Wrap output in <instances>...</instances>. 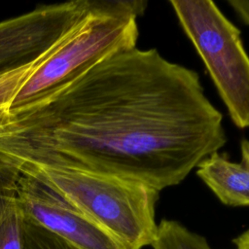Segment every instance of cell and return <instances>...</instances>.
I'll return each mask as SVG.
<instances>
[{
    "label": "cell",
    "mask_w": 249,
    "mask_h": 249,
    "mask_svg": "<svg viewBox=\"0 0 249 249\" xmlns=\"http://www.w3.org/2000/svg\"><path fill=\"white\" fill-rule=\"evenodd\" d=\"M227 142L199 75L136 47L112 53L0 126V169L47 165L180 184Z\"/></svg>",
    "instance_id": "cell-1"
},
{
    "label": "cell",
    "mask_w": 249,
    "mask_h": 249,
    "mask_svg": "<svg viewBox=\"0 0 249 249\" xmlns=\"http://www.w3.org/2000/svg\"><path fill=\"white\" fill-rule=\"evenodd\" d=\"M13 172L41 182L130 249L151 246L155 239L160 192L142 182L47 165L25 166Z\"/></svg>",
    "instance_id": "cell-2"
},
{
    "label": "cell",
    "mask_w": 249,
    "mask_h": 249,
    "mask_svg": "<svg viewBox=\"0 0 249 249\" xmlns=\"http://www.w3.org/2000/svg\"><path fill=\"white\" fill-rule=\"evenodd\" d=\"M147 1H96L88 18L25 81L15 96V114L71 82L106 56L135 48L137 18Z\"/></svg>",
    "instance_id": "cell-3"
},
{
    "label": "cell",
    "mask_w": 249,
    "mask_h": 249,
    "mask_svg": "<svg viewBox=\"0 0 249 249\" xmlns=\"http://www.w3.org/2000/svg\"><path fill=\"white\" fill-rule=\"evenodd\" d=\"M184 32L202 59L229 115L249 127V56L239 29L210 0L169 1Z\"/></svg>",
    "instance_id": "cell-4"
},
{
    "label": "cell",
    "mask_w": 249,
    "mask_h": 249,
    "mask_svg": "<svg viewBox=\"0 0 249 249\" xmlns=\"http://www.w3.org/2000/svg\"><path fill=\"white\" fill-rule=\"evenodd\" d=\"M96 1L43 5L0 21V74L27 65L59 46L88 18Z\"/></svg>",
    "instance_id": "cell-5"
},
{
    "label": "cell",
    "mask_w": 249,
    "mask_h": 249,
    "mask_svg": "<svg viewBox=\"0 0 249 249\" xmlns=\"http://www.w3.org/2000/svg\"><path fill=\"white\" fill-rule=\"evenodd\" d=\"M14 175L17 197L25 220L78 249H130L41 182L26 175Z\"/></svg>",
    "instance_id": "cell-6"
},
{
    "label": "cell",
    "mask_w": 249,
    "mask_h": 249,
    "mask_svg": "<svg viewBox=\"0 0 249 249\" xmlns=\"http://www.w3.org/2000/svg\"><path fill=\"white\" fill-rule=\"evenodd\" d=\"M241 160L231 161L227 154L215 152L196 167V175L229 206H249V140L240 142Z\"/></svg>",
    "instance_id": "cell-7"
},
{
    "label": "cell",
    "mask_w": 249,
    "mask_h": 249,
    "mask_svg": "<svg viewBox=\"0 0 249 249\" xmlns=\"http://www.w3.org/2000/svg\"><path fill=\"white\" fill-rule=\"evenodd\" d=\"M0 182V249H23L22 228L24 217L16 189L15 175Z\"/></svg>",
    "instance_id": "cell-8"
},
{
    "label": "cell",
    "mask_w": 249,
    "mask_h": 249,
    "mask_svg": "<svg viewBox=\"0 0 249 249\" xmlns=\"http://www.w3.org/2000/svg\"><path fill=\"white\" fill-rule=\"evenodd\" d=\"M153 249H211L206 239L173 220H161L151 244Z\"/></svg>",
    "instance_id": "cell-9"
},
{
    "label": "cell",
    "mask_w": 249,
    "mask_h": 249,
    "mask_svg": "<svg viewBox=\"0 0 249 249\" xmlns=\"http://www.w3.org/2000/svg\"><path fill=\"white\" fill-rule=\"evenodd\" d=\"M62 43L59 46H57L54 50L40 57L39 59L35 60L34 62H31L13 71L0 74V126L4 124L5 122L8 120L10 116V108L12 102L15 96L17 95L18 91L21 88V86L25 83L29 76L62 45Z\"/></svg>",
    "instance_id": "cell-10"
},
{
    "label": "cell",
    "mask_w": 249,
    "mask_h": 249,
    "mask_svg": "<svg viewBox=\"0 0 249 249\" xmlns=\"http://www.w3.org/2000/svg\"><path fill=\"white\" fill-rule=\"evenodd\" d=\"M23 249H78L49 231L24 219Z\"/></svg>",
    "instance_id": "cell-11"
},
{
    "label": "cell",
    "mask_w": 249,
    "mask_h": 249,
    "mask_svg": "<svg viewBox=\"0 0 249 249\" xmlns=\"http://www.w3.org/2000/svg\"><path fill=\"white\" fill-rule=\"evenodd\" d=\"M228 3L240 19L245 24L249 25V0H229Z\"/></svg>",
    "instance_id": "cell-12"
},
{
    "label": "cell",
    "mask_w": 249,
    "mask_h": 249,
    "mask_svg": "<svg viewBox=\"0 0 249 249\" xmlns=\"http://www.w3.org/2000/svg\"><path fill=\"white\" fill-rule=\"evenodd\" d=\"M235 249H249V229L232 240Z\"/></svg>",
    "instance_id": "cell-13"
}]
</instances>
